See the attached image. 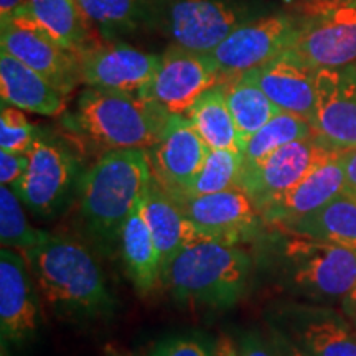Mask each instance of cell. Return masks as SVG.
Segmentation results:
<instances>
[{"mask_svg":"<svg viewBox=\"0 0 356 356\" xmlns=\"http://www.w3.org/2000/svg\"><path fill=\"white\" fill-rule=\"evenodd\" d=\"M221 73L211 55L170 44L163 53L157 74L142 92L172 114H186L207 89L221 83Z\"/></svg>","mask_w":356,"mask_h":356,"instance_id":"cell-12","label":"cell"},{"mask_svg":"<svg viewBox=\"0 0 356 356\" xmlns=\"http://www.w3.org/2000/svg\"><path fill=\"white\" fill-rule=\"evenodd\" d=\"M243 170V154L228 149H210L191 184L175 198L202 197L234 188Z\"/></svg>","mask_w":356,"mask_h":356,"instance_id":"cell-30","label":"cell"},{"mask_svg":"<svg viewBox=\"0 0 356 356\" xmlns=\"http://www.w3.org/2000/svg\"><path fill=\"white\" fill-rule=\"evenodd\" d=\"M284 233L310 236L356 251V200L341 193L320 210L293 222Z\"/></svg>","mask_w":356,"mask_h":356,"instance_id":"cell-25","label":"cell"},{"mask_svg":"<svg viewBox=\"0 0 356 356\" xmlns=\"http://www.w3.org/2000/svg\"><path fill=\"white\" fill-rule=\"evenodd\" d=\"M38 137L22 109L2 104L0 113V149L13 154H26Z\"/></svg>","mask_w":356,"mask_h":356,"instance_id":"cell-32","label":"cell"},{"mask_svg":"<svg viewBox=\"0 0 356 356\" xmlns=\"http://www.w3.org/2000/svg\"><path fill=\"white\" fill-rule=\"evenodd\" d=\"M0 95L2 104L50 118L66 108V96L60 89L6 50L0 53Z\"/></svg>","mask_w":356,"mask_h":356,"instance_id":"cell-21","label":"cell"},{"mask_svg":"<svg viewBox=\"0 0 356 356\" xmlns=\"http://www.w3.org/2000/svg\"><path fill=\"white\" fill-rule=\"evenodd\" d=\"M29 0H0V22L10 19L13 13L24 8Z\"/></svg>","mask_w":356,"mask_h":356,"instance_id":"cell-37","label":"cell"},{"mask_svg":"<svg viewBox=\"0 0 356 356\" xmlns=\"http://www.w3.org/2000/svg\"><path fill=\"white\" fill-rule=\"evenodd\" d=\"M343 154H335L328 162L300 181L296 188L274 200L261 211L262 220L267 225L286 229L296 221L320 210L333 198L340 197L345 191Z\"/></svg>","mask_w":356,"mask_h":356,"instance_id":"cell-19","label":"cell"},{"mask_svg":"<svg viewBox=\"0 0 356 356\" xmlns=\"http://www.w3.org/2000/svg\"><path fill=\"white\" fill-rule=\"evenodd\" d=\"M210 147L186 115L170 114L157 144L149 150L152 175L173 197L191 184Z\"/></svg>","mask_w":356,"mask_h":356,"instance_id":"cell-16","label":"cell"},{"mask_svg":"<svg viewBox=\"0 0 356 356\" xmlns=\"http://www.w3.org/2000/svg\"><path fill=\"white\" fill-rule=\"evenodd\" d=\"M108 356H129V355H124V353H119V351L109 350V351H108Z\"/></svg>","mask_w":356,"mask_h":356,"instance_id":"cell-41","label":"cell"},{"mask_svg":"<svg viewBox=\"0 0 356 356\" xmlns=\"http://www.w3.org/2000/svg\"><path fill=\"white\" fill-rule=\"evenodd\" d=\"M275 348H277L280 356H309L299 345L292 343V341L286 340V338H277Z\"/></svg>","mask_w":356,"mask_h":356,"instance_id":"cell-38","label":"cell"},{"mask_svg":"<svg viewBox=\"0 0 356 356\" xmlns=\"http://www.w3.org/2000/svg\"><path fill=\"white\" fill-rule=\"evenodd\" d=\"M78 3L91 29L108 42L129 35L150 19L149 0H78Z\"/></svg>","mask_w":356,"mask_h":356,"instance_id":"cell-27","label":"cell"},{"mask_svg":"<svg viewBox=\"0 0 356 356\" xmlns=\"http://www.w3.org/2000/svg\"><path fill=\"white\" fill-rule=\"evenodd\" d=\"M29 8L37 24L66 50L79 55L97 43L78 0H29Z\"/></svg>","mask_w":356,"mask_h":356,"instance_id":"cell-24","label":"cell"},{"mask_svg":"<svg viewBox=\"0 0 356 356\" xmlns=\"http://www.w3.org/2000/svg\"><path fill=\"white\" fill-rule=\"evenodd\" d=\"M226 99L244 147L262 126H266L280 109L262 91L249 73L225 79Z\"/></svg>","mask_w":356,"mask_h":356,"instance_id":"cell-26","label":"cell"},{"mask_svg":"<svg viewBox=\"0 0 356 356\" xmlns=\"http://www.w3.org/2000/svg\"><path fill=\"white\" fill-rule=\"evenodd\" d=\"M249 273L251 261L238 244L200 239L162 266L160 280L177 302L222 309L241 299Z\"/></svg>","mask_w":356,"mask_h":356,"instance_id":"cell-3","label":"cell"},{"mask_svg":"<svg viewBox=\"0 0 356 356\" xmlns=\"http://www.w3.org/2000/svg\"><path fill=\"white\" fill-rule=\"evenodd\" d=\"M312 136H315L312 122L297 114L280 111L246 142L243 150V165H252L282 145Z\"/></svg>","mask_w":356,"mask_h":356,"instance_id":"cell-29","label":"cell"},{"mask_svg":"<svg viewBox=\"0 0 356 356\" xmlns=\"http://www.w3.org/2000/svg\"><path fill=\"white\" fill-rule=\"evenodd\" d=\"M185 115L210 149H228L243 154L244 144L226 99L225 81L207 89Z\"/></svg>","mask_w":356,"mask_h":356,"instance_id":"cell-23","label":"cell"},{"mask_svg":"<svg viewBox=\"0 0 356 356\" xmlns=\"http://www.w3.org/2000/svg\"><path fill=\"white\" fill-rule=\"evenodd\" d=\"M157 19L172 44L185 50L210 55L233 30L248 20V15L228 0H170L152 7L150 19Z\"/></svg>","mask_w":356,"mask_h":356,"instance_id":"cell-6","label":"cell"},{"mask_svg":"<svg viewBox=\"0 0 356 356\" xmlns=\"http://www.w3.org/2000/svg\"><path fill=\"white\" fill-rule=\"evenodd\" d=\"M248 73L280 111L300 115L314 126L318 70L307 63L292 48Z\"/></svg>","mask_w":356,"mask_h":356,"instance_id":"cell-18","label":"cell"},{"mask_svg":"<svg viewBox=\"0 0 356 356\" xmlns=\"http://www.w3.org/2000/svg\"><path fill=\"white\" fill-rule=\"evenodd\" d=\"M338 150L322 144L317 136L293 140L274 150L252 165H243L238 188H241L259 213L274 200L296 188Z\"/></svg>","mask_w":356,"mask_h":356,"instance_id":"cell-7","label":"cell"},{"mask_svg":"<svg viewBox=\"0 0 356 356\" xmlns=\"http://www.w3.org/2000/svg\"><path fill=\"white\" fill-rule=\"evenodd\" d=\"M170 114L139 95L88 86L79 95L71 119L84 137L108 150H150Z\"/></svg>","mask_w":356,"mask_h":356,"instance_id":"cell-4","label":"cell"},{"mask_svg":"<svg viewBox=\"0 0 356 356\" xmlns=\"http://www.w3.org/2000/svg\"><path fill=\"white\" fill-rule=\"evenodd\" d=\"M81 81L89 88L142 95L157 74L162 56L126 43H95L78 55Z\"/></svg>","mask_w":356,"mask_h":356,"instance_id":"cell-13","label":"cell"},{"mask_svg":"<svg viewBox=\"0 0 356 356\" xmlns=\"http://www.w3.org/2000/svg\"><path fill=\"white\" fill-rule=\"evenodd\" d=\"M239 356H280L275 346H270L259 333H246L238 348Z\"/></svg>","mask_w":356,"mask_h":356,"instance_id":"cell-35","label":"cell"},{"mask_svg":"<svg viewBox=\"0 0 356 356\" xmlns=\"http://www.w3.org/2000/svg\"><path fill=\"white\" fill-rule=\"evenodd\" d=\"M177 200L203 238L211 241L241 243L256 233L262 220L252 200L238 186L202 197Z\"/></svg>","mask_w":356,"mask_h":356,"instance_id":"cell-15","label":"cell"},{"mask_svg":"<svg viewBox=\"0 0 356 356\" xmlns=\"http://www.w3.org/2000/svg\"><path fill=\"white\" fill-rule=\"evenodd\" d=\"M297 340L309 356H356V330L328 315L307 318L297 328Z\"/></svg>","mask_w":356,"mask_h":356,"instance_id":"cell-28","label":"cell"},{"mask_svg":"<svg viewBox=\"0 0 356 356\" xmlns=\"http://www.w3.org/2000/svg\"><path fill=\"white\" fill-rule=\"evenodd\" d=\"M42 297L29 262L10 248L0 251V330L3 340L25 343L40 327Z\"/></svg>","mask_w":356,"mask_h":356,"instance_id":"cell-14","label":"cell"},{"mask_svg":"<svg viewBox=\"0 0 356 356\" xmlns=\"http://www.w3.org/2000/svg\"><path fill=\"white\" fill-rule=\"evenodd\" d=\"M150 356H211L202 341L188 337H173L160 341Z\"/></svg>","mask_w":356,"mask_h":356,"instance_id":"cell-33","label":"cell"},{"mask_svg":"<svg viewBox=\"0 0 356 356\" xmlns=\"http://www.w3.org/2000/svg\"><path fill=\"white\" fill-rule=\"evenodd\" d=\"M345 163V195L356 200V147L343 154Z\"/></svg>","mask_w":356,"mask_h":356,"instance_id":"cell-36","label":"cell"},{"mask_svg":"<svg viewBox=\"0 0 356 356\" xmlns=\"http://www.w3.org/2000/svg\"><path fill=\"white\" fill-rule=\"evenodd\" d=\"M284 254L297 287L328 299H345L356 284V251L338 244L287 233Z\"/></svg>","mask_w":356,"mask_h":356,"instance_id":"cell-9","label":"cell"},{"mask_svg":"<svg viewBox=\"0 0 356 356\" xmlns=\"http://www.w3.org/2000/svg\"><path fill=\"white\" fill-rule=\"evenodd\" d=\"M291 48L317 70L355 65L356 0H309Z\"/></svg>","mask_w":356,"mask_h":356,"instance_id":"cell-5","label":"cell"},{"mask_svg":"<svg viewBox=\"0 0 356 356\" xmlns=\"http://www.w3.org/2000/svg\"><path fill=\"white\" fill-rule=\"evenodd\" d=\"M297 30L299 20L286 13L244 22L210 53L222 81L269 63L292 47Z\"/></svg>","mask_w":356,"mask_h":356,"instance_id":"cell-10","label":"cell"},{"mask_svg":"<svg viewBox=\"0 0 356 356\" xmlns=\"http://www.w3.org/2000/svg\"><path fill=\"white\" fill-rule=\"evenodd\" d=\"M353 68H355V71H356V63H355V65H353Z\"/></svg>","mask_w":356,"mask_h":356,"instance_id":"cell-43","label":"cell"},{"mask_svg":"<svg viewBox=\"0 0 356 356\" xmlns=\"http://www.w3.org/2000/svg\"><path fill=\"white\" fill-rule=\"evenodd\" d=\"M218 356H239L238 350L231 343L228 338H221L220 345H218Z\"/></svg>","mask_w":356,"mask_h":356,"instance_id":"cell-40","label":"cell"},{"mask_svg":"<svg viewBox=\"0 0 356 356\" xmlns=\"http://www.w3.org/2000/svg\"><path fill=\"white\" fill-rule=\"evenodd\" d=\"M22 254L40 297L58 317L84 320L113 309L101 267L81 243L48 233L42 243Z\"/></svg>","mask_w":356,"mask_h":356,"instance_id":"cell-1","label":"cell"},{"mask_svg":"<svg viewBox=\"0 0 356 356\" xmlns=\"http://www.w3.org/2000/svg\"><path fill=\"white\" fill-rule=\"evenodd\" d=\"M25 204L10 186L0 188V241L2 248L25 252L47 238V231L35 229L26 220Z\"/></svg>","mask_w":356,"mask_h":356,"instance_id":"cell-31","label":"cell"},{"mask_svg":"<svg viewBox=\"0 0 356 356\" xmlns=\"http://www.w3.org/2000/svg\"><path fill=\"white\" fill-rule=\"evenodd\" d=\"M29 168V157L26 154H13L7 150H0V184L17 188L22 178L25 177Z\"/></svg>","mask_w":356,"mask_h":356,"instance_id":"cell-34","label":"cell"},{"mask_svg":"<svg viewBox=\"0 0 356 356\" xmlns=\"http://www.w3.org/2000/svg\"><path fill=\"white\" fill-rule=\"evenodd\" d=\"M317 139L338 152L356 147V71L353 65L338 70H318Z\"/></svg>","mask_w":356,"mask_h":356,"instance_id":"cell-17","label":"cell"},{"mask_svg":"<svg viewBox=\"0 0 356 356\" xmlns=\"http://www.w3.org/2000/svg\"><path fill=\"white\" fill-rule=\"evenodd\" d=\"M140 204L142 215L157 244L162 266L191 243L204 239L197 226L185 215L180 202L163 188L154 175Z\"/></svg>","mask_w":356,"mask_h":356,"instance_id":"cell-20","label":"cell"},{"mask_svg":"<svg viewBox=\"0 0 356 356\" xmlns=\"http://www.w3.org/2000/svg\"><path fill=\"white\" fill-rule=\"evenodd\" d=\"M345 310L346 314H348V317L353 320V323L356 325V284L348 292V296L345 297Z\"/></svg>","mask_w":356,"mask_h":356,"instance_id":"cell-39","label":"cell"},{"mask_svg":"<svg viewBox=\"0 0 356 356\" xmlns=\"http://www.w3.org/2000/svg\"><path fill=\"white\" fill-rule=\"evenodd\" d=\"M142 203V202H140ZM137 204L134 211L124 222L119 243L129 279L136 291L145 296L154 289L162 273V259H160L157 244L142 215V204Z\"/></svg>","mask_w":356,"mask_h":356,"instance_id":"cell-22","label":"cell"},{"mask_svg":"<svg viewBox=\"0 0 356 356\" xmlns=\"http://www.w3.org/2000/svg\"><path fill=\"white\" fill-rule=\"evenodd\" d=\"M152 180L149 150H106L79 178V210L102 241L119 239L124 222Z\"/></svg>","mask_w":356,"mask_h":356,"instance_id":"cell-2","label":"cell"},{"mask_svg":"<svg viewBox=\"0 0 356 356\" xmlns=\"http://www.w3.org/2000/svg\"><path fill=\"white\" fill-rule=\"evenodd\" d=\"M0 48L50 81L68 96L81 81L76 53L61 47L33 19L29 3L10 19L2 20Z\"/></svg>","mask_w":356,"mask_h":356,"instance_id":"cell-8","label":"cell"},{"mask_svg":"<svg viewBox=\"0 0 356 356\" xmlns=\"http://www.w3.org/2000/svg\"><path fill=\"white\" fill-rule=\"evenodd\" d=\"M310 2H323V0H310Z\"/></svg>","mask_w":356,"mask_h":356,"instance_id":"cell-42","label":"cell"},{"mask_svg":"<svg viewBox=\"0 0 356 356\" xmlns=\"http://www.w3.org/2000/svg\"><path fill=\"white\" fill-rule=\"evenodd\" d=\"M29 168L13 190L25 208L48 218L63 208L78 178V162L65 145L38 134L26 152Z\"/></svg>","mask_w":356,"mask_h":356,"instance_id":"cell-11","label":"cell"}]
</instances>
